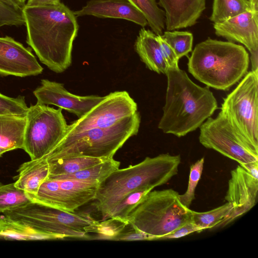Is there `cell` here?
<instances>
[{
    "mask_svg": "<svg viewBox=\"0 0 258 258\" xmlns=\"http://www.w3.org/2000/svg\"><path fill=\"white\" fill-rule=\"evenodd\" d=\"M27 43L40 61L56 73L72 63L73 42L79 25L76 16L60 2L38 7L24 6Z\"/></svg>",
    "mask_w": 258,
    "mask_h": 258,
    "instance_id": "1",
    "label": "cell"
},
{
    "mask_svg": "<svg viewBox=\"0 0 258 258\" xmlns=\"http://www.w3.org/2000/svg\"><path fill=\"white\" fill-rule=\"evenodd\" d=\"M165 103L158 127L164 133L181 137L196 130L218 108L208 87L194 83L179 67L169 68Z\"/></svg>",
    "mask_w": 258,
    "mask_h": 258,
    "instance_id": "2",
    "label": "cell"
},
{
    "mask_svg": "<svg viewBox=\"0 0 258 258\" xmlns=\"http://www.w3.org/2000/svg\"><path fill=\"white\" fill-rule=\"evenodd\" d=\"M181 163L179 155L161 154L146 157L142 162L116 170L102 182L92 205L102 220L110 217L114 209L128 195L139 190H152L176 175Z\"/></svg>",
    "mask_w": 258,
    "mask_h": 258,
    "instance_id": "3",
    "label": "cell"
},
{
    "mask_svg": "<svg viewBox=\"0 0 258 258\" xmlns=\"http://www.w3.org/2000/svg\"><path fill=\"white\" fill-rule=\"evenodd\" d=\"M249 63V54L242 45L208 38L195 46L187 67L207 87L226 91L246 74Z\"/></svg>",
    "mask_w": 258,
    "mask_h": 258,
    "instance_id": "4",
    "label": "cell"
},
{
    "mask_svg": "<svg viewBox=\"0 0 258 258\" xmlns=\"http://www.w3.org/2000/svg\"><path fill=\"white\" fill-rule=\"evenodd\" d=\"M139 112L127 116L106 127L94 128L63 139L46 156L47 161L86 156L109 159L139 130Z\"/></svg>",
    "mask_w": 258,
    "mask_h": 258,
    "instance_id": "5",
    "label": "cell"
},
{
    "mask_svg": "<svg viewBox=\"0 0 258 258\" xmlns=\"http://www.w3.org/2000/svg\"><path fill=\"white\" fill-rule=\"evenodd\" d=\"M191 210L180 202L172 189L150 191L127 218L133 227L154 237L170 234L191 221Z\"/></svg>",
    "mask_w": 258,
    "mask_h": 258,
    "instance_id": "6",
    "label": "cell"
},
{
    "mask_svg": "<svg viewBox=\"0 0 258 258\" xmlns=\"http://www.w3.org/2000/svg\"><path fill=\"white\" fill-rule=\"evenodd\" d=\"M3 213L6 217L60 239H87L90 237L88 233H94L98 222L86 212H66L34 201Z\"/></svg>",
    "mask_w": 258,
    "mask_h": 258,
    "instance_id": "7",
    "label": "cell"
},
{
    "mask_svg": "<svg viewBox=\"0 0 258 258\" xmlns=\"http://www.w3.org/2000/svg\"><path fill=\"white\" fill-rule=\"evenodd\" d=\"M258 70L247 72L223 98L221 112L236 133L258 149Z\"/></svg>",
    "mask_w": 258,
    "mask_h": 258,
    "instance_id": "8",
    "label": "cell"
},
{
    "mask_svg": "<svg viewBox=\"0 0 258 258\" xmlns=\"http://www.w3.org/2000/svg\"><path fill=\"white\" fill-rule=\"evenodd\" d=\"M23 150L31 160L48 155L66 135L68 124L62 109L47 105H31L26 115Z\"/></svg>",
    "mask_w": 258,
    "mask_h": 258,
    "instance_id": "9",
    "label": "cell"
},
{
    "mask_svg": "<svg viewBox=\"0 0 258 258\" xmlns=\"http://www.w3.org/2000/svg\"><path fill=\"white\" fill-rule=\"evenodd\" d=\"M200 126L199 141L205 148L216 151L239 164L258 161V149L248 143L232 128L220 111Z\"/></svg>",
    "mask_w": 258,
    "mask_h": 258,
    "instance_id": "10",
    "label": "cell"
},
{
    "mask_svg": "<svg viewBox=\"0 0 258 258\" xmlns=\"http://www.w3.org/2000/svg\"><path fill=\"white\" fill-rule=\"evenodd\" d=\"M100 184L95 181L47 178L35 195L28 196L32 201L74 212L95 199Z\"/></svg>",
    "mask_w": 258,
    "mask_h": 258,
    "instance_id": "11",
    "label": "cell"
},
{
    "mask_svg": "<svg viewBox=\"0 0 258 258\" xmlns=\"http://www.w3.org/2000/svg\"><path fill=\"white\" fill-rule=\"evenodd\" d=\"M137 111V104L128 92L110 93L88 112L68 125L63 139L88 130L109 127Z\"/></svg>",
    "mask_w": 258,
    "mask_h": 258,
    "instance_id": "12",
    "label": "cell"
},
{
    "mask_svg": "<svg viewBox=\"0 0 258 258\" xmlns=\"http://www.w3.org/2000/svg\"><path fill=\"white\" fill-rule=\"evenodd\" d=\"M258 179L240 165L231 171L228 190L225 197L233 208L229 215L216 227H223L251 210L256 204Z\"/></svg>",
    "mask_w": 258,
    "mask_h": 258,
    "instance_id": "13",
    "label": "cell"
},
{
    "mask_svg": "<svg viewBox=\"0 0 258 258\" xmlns=\"http://www.w3.org/2000/svg\"><path fill=\"white\" fill-rule=\"evenodd\" d=\"M37 103L54 105L82 117L105 97L97 95L79 96L67 91L63 84L47 79L41 81V85L33 91Z\"/></svg>",
    "mask_w": 258,
    "mask_h": 258,
    "instance_id": "14",
    "label": "cell"
},
{
    "mask_svg": "<svg viewBox=\"0 0 258 258\" xmlns=\"http://www.w3.org/2000/svg\"><path fill=\"white\" fill-rule=\"evenodd\" d=\"M43 70L29 49L11 37H0V75L25 77Z\"/></svg>",
    "mask_w": 258,
    "mask_h": 258,
    "instance_id": "15",
    "label": "cell"
},
{
    "mask_svg": "<svg viewBox=\"0 0 258 258\" xmlns=\"http://www.w3.org/2000/svg\"><path fill=\"white\" fill-rule=\"evenodd\" d=\"M214 29L217 36L243 44L250 54L258 53V12L247 11L214 24Z\"/></svg>",
    "mask_w": 258,
    "mask_h": 258,
    "instance_id": "16",
    "label": "cell"
},
{
    "mask_svg": "<svg viewBox=\"0 0 258 258\" xmlns=\"http://www.w3.org/2000/svg\"><path fill=\"white\" fill-rule=\"evenodd\" d=\"M76 16H93L102 18L122 19L144 27L148 22L143 13L127 0H90Z\"/></svg>",
    "mask_w": 258,
    "mask_h": 258,
    "instance_id": "17",
    "label": "cell"
},
{
    "mask_svg": "<svg viewBox=\"0 0 258 258\" xmlns=\"http://www.w3.org/2000/svg\"><path fill=\"white\" fill-rule=\"evenodd\" d=\"M206 0H158L163 9L165 29L172 31L195 25L206 9Z\"/></svg>",
    "mask_w": 258,
    "mask_h": 258,
    "instance_id": "18",
    "label": "cell"
},
{
    "mask_svg": "<svg viewBox=\"0 0 258 258\" xmlns=\"http://www.w3.org/2000/svg\"><path fill=\"white\" fill-rule=\"evenodd\" d=\"M135 49L141 60L151 71L166 74L169 67L166 61L157 35L144 27L139 31Z\"/></svg>",
    "mask_w": 258,
    "mask_h": 258,
    "instance_id": "19",
    "label": "cell"
},
{
    "mask_svg": "<svg viewBox=\"0 0 258 258\" xmlns=\"http://www.w3.org/2000/svg\"><path fill=\"white\" fill-rule=\"evenodd\" d=\"M17 171L19 174L15 182L16 186L24 190L28 195L32 196L37 192L40 185L48 178L49 167L46 159L43 157L23 163Z\"/></svg>",
    "mask_w": 258,
    "mask_h": 258,
    "instance_id": "20",
    "label": "cell"
},
{
    "mask_svg": "<svg viewBox=\"0 0 258 258\" xmlns=\"http://www.w3.org/2000/svg\"><path fill=\"white\" fill-rule=\"evenodd\" d=\"M26 116L0 115V147L8 151L23 149Z\"/></svg>",
    "mask_w": 258,
    "mask_h": 258,
    "instance_id": "21",
    "label": "cell"
},
{
    "mask_svg": "<svg viewBox=\"0 0 258 258\" xmlns=\"http://www.w3.org/2000/svg\"><path fill=\"white\" fill-rule=\"evenodd\" d=\"M60 238L38 231L20 221L5 216L0 218V240H52Z\"/></svg>",
    "mask_w": 258,
    "mask_h": 258,
    "instance_id": "22",
    "label": "cell"
},
{
    "mask_svg": "<svg viewBox=\"0 0 258 258\" xmlns=\"http://www.w3.org/2000/svg\"><path fill=\"white\" fill-rule=\"evenodd\" d=\"M120 164L119 161L112 158L73 173L49 176L48 178L95 181L101 183L113 172L119 168Z\"/></svg>",
    "mask_w": 258,
    "mask_h": 258,
    "instance_id": "23",
    "label": "cell"
},
{
    "mask_svg": "<svg viewBox=\"0 0 258 258\" xmlns=\"http://www.w3.org/2000/svg\"><path fill=\"white\" fill-rule=\"evenodd\" d=\"M108 159L86 156L62 158L47 161L49 176L71 174L101 163Z\"/></svg>",
    "mask_w": 258,
    "mask_h": 258,
    "instance_id": "24",
    "label": "cell"
},
{
    "mask_svg": "<svg viewBox=\"0 0 258 258\" xmlns=\"http://www.w3.org/2000/svg\"><path fill=\"white\" fill-rule=\"evenodd\" d=\"M249 11L252 10L248 0H213L209 19L214 24L220 23Z\"/></svg>",
    "mask_w": 258,
    "mask_h": 258,
    "instance_id": "25",
    "label": "cell"
},
{
    "mask_svg": "<svg viewBox=\"0 0 258 258\" xmlns=\"http://www.w3.org/2000/svg\"><path fill=\"white\" fill-rule=\"evenodd\" d=\"M127 1L143 13L154 33L162 34L165 29V14L155 0Z\"/></svg>",
    "mask_w": 258,
    "mask_h": 258,
    "instance_id": "26",
    "label": "cell"
},
{
    "mask_svg": "<svg viewBox=\"0 0 258 258\" xmlns=\"http://www.w3.org/2000/svg\"><path fill=\"white\" fill-rule=\"evenodd\" d=\"M32 202L27 194L16 186L15 182H0V213L23 207Z\"/></svg>",
    "mask_w": 258,
    "mask_h": 258,
    "instance_id": "27",
    "label": "cell"
},
{
    "mask_svg": "<svg viewBox=\"0 0 258 258\" xmlns=\"http://www.w3.org/2000/svg\"><path fill=\"white\" fill-rule=\"evenodd\" d=\"M232 208V204L227 202L207 212H198L191 210V220L202 231L216 227L229 215Z\"/></svg>",
    "mask_w": 258,
    "mask_h": 258,
    "instance_id": "28",
    "label": "cell"
},
{
    "mask_svg": "<svg viewBox=\"0 0 258 258\" xmlns=\"http://www.w3.org/2000/svg\"><path fill=\"white\" fill-rule=\"evenodd\" d=\"M161 37L173 49L178 59L192 50L193 35L189 32L166 30Z\"/></svg>",
    "mask_w": 258,
    "mask_h": 258,
    "instance_id": "29",
    "label": "cell"
},
{
    "mask_svg": "<svg viewBox=\"0 0 258 258\" xmlns=\"http://www.w3.org/2000/svg\"><path fill=\"white\" fill-rule=\"evenodd\" d=\"M23 10L13 0H0V27L25 24Z\"/></svg>",
    "mask_w": 258,
    "mask_h": 258,
    "instance_id": "30",
    "label": "cell"
},
{
    "mask_svg": "<svg viewBox=\"0 0 258 258\" xmlns=\"http://www.w3.org/2000/svg\"><path fill=\"white\" fill-rule=\"evenodd\" d=\"M128 224V221L115 218L98 221L94 233L96 234L94 239L115 240Z\"/></svg>",
    "mask_w": 258,
    "mask_h": 258,
    "instance_id": "31",
    "label": "cell"
},
{
    "mask_svg": "<svg viewBox=\"0 0 258 258\" xmlns=\"http://www.w3.org/2000/svg\"><path fill=\"white\" fill-rule=\"evenodd\" d=\"M151 190H139L125 197L114 209L110 218H115L127 221V218L134 209Z\"/></svg>",
    "mask_w": 258,
    "mask_h": 258,
    "instance_id": "32",
    "label": "cell"
},
{
    "mask_svg": "<svg viewBox=\"0 0 258 258\" xmlns=\"http://www.w3.org/2000/svg\"><path fill=\"white\" fill-rule=\"evenodd\" d=\"M204 160L203 157L190 166L187 190L183 195H179L180 202L187 208L195 199V190L202 174Z\"/></svg>",
    "mask_w": 258,
    "mask_h": 258,
    "instance_id": "33",
    "label": "cell"
},
{
    "mask_svg": "<svg viewBox=\"0 0 258 258\" xmlns=\"http://www.w3.org/2000/svg\"><path fill=\"white\" fill-rule=\"evenodd\" d=\"M28 109L24 96L12 98L0 93V115L26 116Z\"/></svg>",
    "mask_w": 258,
    "mask_h": 258,
    "instance_id": "34",
    "label": "cell"
},
{
    "mask_svg": "<svg viewBox=\"0 0 258 258\" xmlns=\"http://www.w3.org/2000/svg\"><path fill=\"white\" fill-rule=\"evenodd\" d=\"M115 240H154V237L137 229L129 224L126 228L116 237Z\"/></svg>",
    "mask_w": 258,
    "mask_h": 258,
    "instance_id": "35",
    "label": "cell"
},
{
    "mask_svg": "<svg viewBox=\"0 0 258 258\" xmlns=\"http://www.w3.org/2000/svg\"><path fill=\"white\" fill-rule=\"evenodd\" d=\"M202 231L201 229L191 220L176 229L170 234L159 238L158 240L177 239L181 238L194 232L200 233Z\"/></svg>",
    "mask_w": 258,
    "mask_h": 258,
    "instance_id": "36",
    "label": "cell"
},
{
    "mask_svg": "<svg viewBox=\"0 0 258 258\" xmlns=\"http://www.w3.org/2000/svg\"><path fill=\"white\" fill-rule=\"evenodd\" d=\"M158 40L160 45L163 56L169 68L178 67L179 59L175 52L171 46L161 37V35H157Z\"/></svg>",
    "mask_w": 258,
    "mask_h": 258,
    "instance_id": "37",
    "label": "cell"
},
{
    "mask_svg": "<svg viewBox=\"0 0 258 258\" xmlns=\"http://www.w3.org/2000/svg\"><path fill=\"white\" fill-rule=\"evenodd\" d=\"M239 165L246 170L253 177L258 179V161Z\"/></svg>",
    "mask_w": 258,
    "mask_h": 258,
    "instance_id": "38",
    "label": "cell"
},
{
    "mask_svg": "<svg viewBox=\"0 0 258 258\" xmlns=\"http://www.w3.org/2000/svg\"><path fill=\"white\" fill-rule=\"evenodd\" d=\"M59 2V0H28L25 6L27 7L43 6L55 4Z\"/></svg>",
    "mask_w": 258,
    "mask_h": 258,
    "instance_id": "39",
    "label": "cell"
},
{
    "mask_svg": "<svg viewBox=\"0 0 258 258\" xmlns=\"http://www.w3.org/2000/svg\"><path fill=\"white\" fill-rule=\"evenodd\" d=\"M252 11L258 12V0H248Z\"/></svg>",
    "mask_w": 258,
    "mask_h": 258,
    "instance_id": "40",
    "label": "cell"
},
{
    "mask_svg": "<svg viewBox=\"0 0 258 258\" xmlns=\"http://www.w3.org/2000/svg\"><path fill=\"white\" fill-rule=\"evenodd\" d=\"M13 1L23 8L24 7V6L25 5L26 0H13Z\"/></svg>",
    "mask_w": 258,
    "mask_h": 258,
    "instance_id": "41",
    "label": "cell"
},
{
    "mask_svg": "<svg viewBox=\"0 0 258 258\" xmlns=\"http://www.w3.org/2000/svg\"><path fill=\"white\" fill-rule=\"evenodd\" d=\"M8 152L7 150L0 147V157L5 153Z\"/></svg>",
    "mask_w": 258,
    "mask_h": 258,
    "instance_id": "42",
    "label": "cell"
}]
</instances>
